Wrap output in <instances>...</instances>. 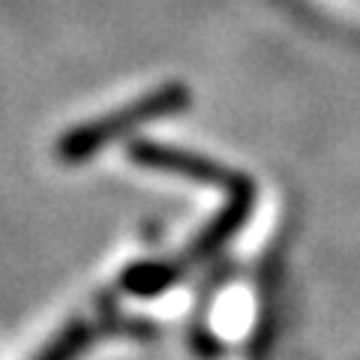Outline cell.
<instances>
[{"mask_svg":"<svg viewBox=\"0 0 360 360\" xmlns=\"http://www.w3.org/2000/svg\"><path fill=\"white\" fill-rule=\"evenodd\" d=\"M184 103H186V94L180 87H162V90H156V94L139 99V103H129L123 111H111V115L99 117L96 123H84V127L72 129L63 139L60 150L66 160H84L87 153H94L96 148H105L120 132L141 127L148 117L172 115V111H177Z\"/></svg>","mask_w":360,"mask_h":360,"instance_id":"1","label":"cell"},{"mask_svg":"<svg viewBox=\"0 0 360 360\" xmlns=\"http://www.w3.org/2000/svg\"><path fill=\"white\" fill-rule=\"evenodd\" d=\"M84 342H87V330L84 328H72V330L60 333V340L37 360H75L78 352L84 348Z\"/></svg>","mask_w":360,"mask_h":360,"instance_id":"2","label":"cell"}]
</instances>
